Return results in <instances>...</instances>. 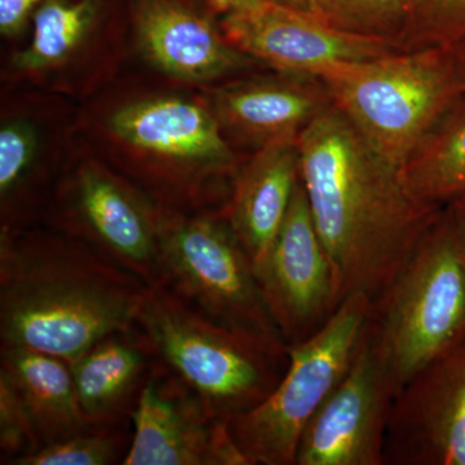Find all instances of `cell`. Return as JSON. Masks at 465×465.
<instances>
[{
  "mask_svg": "<svg viewBox=\"0 0 465 465\" xmlns=\"http://www.w3.org/2000/svg\"><path fill=\"white\" fill-rule=\"evenodd\" d=\"M266 308L287 347L320 331L342 302L302 179L282 228L258 273Z\"/></svg>",
  "mask_w": 465,
  "mask_h": 465,
  "instance_id": "cell-12",
  "label": "cell"
},
{
  "mask_svg": "<svg viewBox=\"0 0 465 465\" xmlns=\"http://www.w3.org/2000/svg\"><path fill=\"white\" fill-rule=\"evenodd\" d=\"M277 5L304 12L312 16L330 23L329 12H327L326 0H271ZM331 24V23H330Z\"/></svg>",
  "mask_w": 465,
  "mask_h": 465,
  "instance_id": "cell-27",
  "label": "cell"
},
{
  "mask_svg": "<svg viewBox=\"0 0 465 465\" xmlns=\"http://www.w3.org/2000/svg\"><path fill=\"white\" fill-rule=\"evenodd\" d=\"M130 419L133 439L122 465H249L228 421L157 358Z\"/></svg>",
  "mask_w": 465,
  "mask_h": 465,
  "instance_id": "cell-13",
  "label": "cell"
},
{
  "mask_svg": "<svg viewBox=\"0 0 465 465\" xmlns=\"http://www.w3.org/2000/svg\"><path fill=\"white\" fill-rule=\"evenodd\" d=\"M402 173L416 200L433 206L465 192V94L434 125Z\"/></svg>",
  "mask_w": 465,
  "mask_h": 465,
  "instance_id": "cell-20",
  "label": "cell"
},
{
  "mask_svg": "<svg viewBox=\"0 0 465 465\" xmlns=\"http://www.w3.org/2000/svg\"><path fill=\"white\" fill-rule=\"evenodd\" d=\"M317 79L372 149L401 170L465 94V78L450 48L342 64Z\"/></svg>",
  "mask_w": 465,
  "mask_h": 465,
  "instance_id": "cell-5",
  "label": "cell"
},
{
  "mask_svg": "<svg viewBox=\"0 0 465 465\" xmlns=\"http://www.w3.org/2000/svg\"><path fill=\"white\" fill-rule=\"evenodd\" d=\"M99 0H45L33 16L29 45L12 61L21 73H42L67 63L94 32Z\"/></svg>",
  "mask_w": 465,
  "mask_h": 465,
  "instance_id": "cell-21",
  "label": "cell"
},
{
  "mask_svg": "<svg viewBox=\"0 0 465 465\" xmlns=\"http://www.w3.org/2000/svg\"><path fill=\"white\" fill-rule=\"evenodd\" d=\"M155 361L137 324L110 333L69 363L79 405L94 427H119L130 418Z\"/></svg>",
  "mask_w": 465,
  "mask_h": 465,
  "instance_id": "cell-18",
  "label": "cell"
},
{
  "mask_svg": "<svg viewBox=\"0 0 465 465\" xmlns=\"http://www.w3.org/2000/svg\"><path fill=\"white\" fill-rule=\"evenodd\" d=\"M148 289L78 238L54 229L0 232V347L81 357L131 329Z\"/></svg>",
  "mask_w": 465,
  "mask_h": 465,
  "instance_id": "cell-2",
  "label": "cell"
},
{
  "mask_svg": "<svg viewBox=\"0 0 465 465\" xmlns=\"http://www.w3.org/2000/svg\"><path fill=\"white\" fill-rule=\"evenodd\" d=\"M385 464L465 465V341L397 394Z\"/></svg>",
  "mask_w": 465,
  "mask_h": 465,
  "instance_id": "cell-14",
  "label": "cell"
},
{
  "mask_svg": "<svg viewBox=\"0 0 465 465\" xmlns=\"http://www.w3.org/2000/svg\"><path fill=\"white\" fill-rule=\"evenodd\" d=\"M262 0H208L213 8L220 14H224L228 9L240 7V5H256Z\"/></svg>",
  "mask_w": 465,
  "mask_h": 465,
  "instance_id": "cell-29",
  "label": "cell"
},
{
  "mask_svg": "<svg viewBox=\"0 0 465 465\" xmlns=\"http://www.w3.org/2000/svg\"><path fill=\"white\" fill-rule=\"evenodd\" d=\"M45 0H0V33L15 36L23 32L27 20Z\"/></svg>",
  "mask_w": 465,
  "mask_h": 465,
  "instance_id": "cell-26",
  "label": "cell"
},
{
  "mask_svg": "<svg viewBox=\"0 0 465 465\" xmlns=\"http://www.w3.org/2000/svg\"><path fill=\"white\" fill-rule=\"evenodd\" d=\"M298 137L260 148L238 170L231 200L223 211L255 274L282 228L300 183Z\"/></svg>",
  "mask_w": 465,
  "mask_h": 465,
  "instance_id": "cell-16",
  "label": "cell"
},
{
  "mask_svg": "<svg viewBox=\"0 0 465 465\" xmlns=\"http://www.w3.org/2000/svg\"><path fill=\"white\" fill-rule=\"evenodd\" d=\"M300 179L341 300L376 302L442 206L416 200L385 161L330 104L298 137Z\"/></svg>",
  "mask_w": 465,
  "mask_h": 465,
  "instance_id": "cell-1",
  "label": "cell"
},
{
  "mask_svg": "<svg viewBox=\"0 0 465 465\" xmlns=\"http://www.w3.org/2000/svg\"><path fill=\"white\" fill-rule=\"evenodd\" d=\"M162 215L140 186L96 161L57 180L43 213L50 228L91 244L146 286L162 282Z\"/></svg>",
  "mask_w": 465,
  "mask_h": 465,
  "instance_id": "cell-9",
  "label": "cell"
},
{
  "mask_svg": "<svg viewBox=\"0 0 465 465\" xmlns=\"http://www.w3.org/2000/svg\"><path fill=\"white\" fill-rule=\"evenodd\" d=\"M0 376L23 400L42 446L91 430L69 363L21 347H0ZM39 448V449H41Z\"/></svg>",
  "mask_w": 465,
  "mask_h": 465,
  "instance_id": "cell-19",
  "label": "cell"
},
{
  "mask_svg": "<svg viewBox=\"0 0 465 465\" xmlns=\"http://www.w3.org/2000/svg\"><path fill=\"white\" fill-rule=\"evenodd\" d=\"M330 23L349 32L385 36L411 15L414 0H326Z\"/></svg>",
  "mask_w": 465,
  "mask_h": 465,
  "instance_id": "cell-23",
  "label": "cell"
},
{
  "mask_svg": "<svg viewBox=\"0 0 465 465\" xmlns=\"http://www.w3.org/2000/svg\"><path fill=\"white\" fill-rule=\"evenodd\" d=\"M371 321L397 394L465 341V246L445 206L372 302Z\"/></svg>",
  "mask_w": 465,
  "mask_h": 465,
  "instance_id": "cell-6",
  "label": "cell"
},
{
  "mask_svg": "<svg viewBox=\"0 0 465 465\" xmlns=\"http://www.w3.org/2000/svg\"><path fill=\"white\" fill-rule=\"evenodd\" d=\"M414 50L451 48L465 41V0H414Z\"/></svg>",
  "mask_w": 465,
  "mask_h": 465,
  "instance_id": "cell-24",
  "label": "cell"
},
{
  "mask_svg": "<svg viewBox=\"0 0 465 465\" xmlns=\"http://www.w3.org/2000/svg\"><path fill=\"white\" fill-rule=\"evenodd\" d=\"M220 29L246 56L284 74L316 79L342 64L394 54L400 45L385 36L349 32L271 0L228 9Z\"/></svg>",
  "mask_w": 465,
  "mask_h": 465,
  "instance_id": "cell-11",
  "label": "cell"
},
{
  "mask_svg": "<svg viewBox=\"0 0 465 465\" xmlns=\"http://www.w3.org/2000/svg\"><path fill=\"white\" fill-rule=\"evenodd\" d=\"M134 20L143 56L180 81H213L251 63L210 18L183 0H134Z\"/></svg>",
  "mask_w": 465,
  "mask_h": 465,
  "instance_id": "cell-15",
  "label": "cell"
},
{
  "mask_svg": "<svg viewBox=\"0 0 465 465\" xmlns=\"http://www.w3.org/2000/svg\"><path fill=\"white\" fill-rule=\"evenodd\" d=\"M136 324L159 362L228 423L264 402L289 366L281 339L217 324L164 284L148 286Z\"/></svg>",
  "mask_w": 465,
  "mask_h": 465,
  "instance_id": "cell-4",
  "label": "cell"
},
{
  "mask_svg": "<svg viewBox=\"0 0 465 465\" xmlns=\"http://www.w3.org/2000/svg\"><path fill=\"white\" fill-rule=\"evenodd\" d=\"M363 293L342 300L320 331L290 347V362L271 396L229 421L249 465H295L302 434L344 378L371 314Z\"/></svg>",
  "mask_w": 465,
  "mask_h": 465,
  "instance_id": "cell-7",
  "label": "cell"
},
{
  "mask_svg": "<svg viewBox=\"0 0 465 465\" xmlns=\"http://www.w3.org/2000/svg\"><path fill=\"white\" fill-rule=\"evenodd\" d=\"M465 246V192L445 204Z\"/></svg>",
  "mask_w": 465,
  "mask_h": 465,
  "instance_id": "cell-28",
  "label": "cell"
},
{
  "mask_svg": "<svg viewBox=\"0 0 465 465\" xmlns=\"http://www.w3.org/2000/svg\"><path fill=\"white\" fill-rule=\"evenodd\" d=\"M161 273V284L213 322L283 341L252 262L223 211L163 208Z\"/></svg>",
  "mask_w": 465,
  "mask_h": 465,
  "instance_id": "cell-8",
  "label": "cell"
},
{
  "mask_svg": "<svg viewBox=\"0 0 465 465\" xmlns=\"http://www.w3.org/2000/svg\"><path fill=\"white\" fill-rule=\"evenodd\" d=\"M455 58H457L459 66H460L461 73H463L465 78V41L459 43L454 47L450 48Z\"/></svg>",
  "mask_w": 465,
  "mask_h": 465,
  "instance_id": "cell-30",
  "label": "cell"
},
{
  "mask_svg": "<svg viewBox=\"0 0 465 465\" xmlns=\"http://www.w3.org/2000/svg\"><path fill=\"white\" fill-rule=\"evenodd\" d=\"M308 76L253 79L222 88L213 108L223 130L262 148L298 137L332 103L322 84Z\"/></svg>",
  "mask_w": 465,
  "mask_h": 465,
  "instance_id": "cell-17",
  "label": "cell"
},
{
  "mask_svg": "<svg viewBox=\"0 0 465 465\" xmlns=\"http://www.w3.org/2000/svg\"><path fill=\"white\" fill-rule=\"evenodd\" d=\"M41 448L32 418L7 379L0 376V454L3 465H14Z\"/></svg>",
  "mask_w": 465,
  "mask_h": 465,
  "instance_id": "cell-25",
  "label": "cell"
},
{
  "mask_svg": "<svg viewBox=\"0 0 465 465\" xmlns=\"http://www.w3.org/2000/svg\"><path fill=\"white\" fill-rule=\"evenodd\" d=\"M128 448L119 427H94L48 443L14 465H110L124 461Z\"/></svg>",
  "mask_w": 465,
  "mask_h": 465,
  "instance_id": "cell-22",
  "label": "cell"
},
{
  "mask_svg": "<svg viewBox=\"0 0 465 465\" xmlns=\"http://www.w3.org/2000/svg\"><path fill=\"white\" fill-rule=\"evenodd\" d=\"M105 125L125 149L124 176L159 206L207 213L228 204V182L234 183L240 168L213 106L182 94H154L118 106Z\"/></svg>",
  "mask_w": 465,
  "mask_h": 465,
  "instance_id": "cell-3",
  "label": "cell"
},
{
  "mask_svg": "<svg viewBox=\"0 0 465 465\" xmlns=\"http://www.w3.org/2000/svg\"><path fill=\"white\" fill-rule=\"evenodd\" d=\"M396 396L370 314L348 371L302 434L295 465H384Z\"/></svg>",
  "mask_w": 465,
  "mask_h": 465,
  "instance_id": "cell-10",
  "label": "cell"
}]
</instances>
